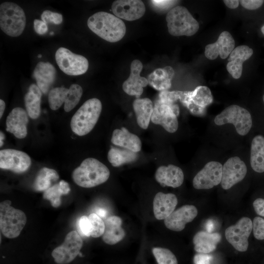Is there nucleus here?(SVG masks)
<instances>
[{"label": "nucleus", "mask_w": 264, "mask_h": 264, "mask_svg": "<svg viewBox=\"0 0 264 264\" xmlns=\"http://www.w3.org/2000/svg\"><path fill=\"white\" fill-rule=\"evenodd\" d=\"M88 28L102 39L110 43L121 40L126 32L123 21L110 13L100 11L91 16L88 20Z\"/></svg>", "instance_id": "1"}, {"label": "nucleus", "mask_w": 264, "mask_h": 264, "mask_svg": "<svg viewBox=\"0 0 264 264\" xmlns=\"http://www.w3.org/2000/svg\"><path fill=\"white\" fill-rule=\"evenodd\" d=\"M110 175V170L105 165L97 159L90 157L84 160L74 169L72 177L79 186L91 188L105 182Z\"/></svg>", "instance_id": "2"}, {"label": "nucleus", "mask_w": 264, "mask_h": 264, "mask_svg": "<svg viewBox=\"0 0 264 264\" xmlns=\"http://www.w3.org/2000/svg\"><path fill=\"white\" fill-rule=\"evenodd\" d=\"M100 100L93 98L87 100L72 116L70 127L79 136L88 133L96 125L102 111Z\"/></svg>", "instance_id": "3"}, {"label": "nucleus", "mask_w": 264, "mask_h": 264, "mask_svg": "<svg viewBox=\"0 0 264 264\" xmlns=\"http://www.w3.org/2000/svg\"><path fill=\"white\" fill-rule=\"evenodd\" d=\"M166 20L169 33L174 36H191L199 29V24L188 10L177 6L167 14Z\"/></svg>", "instance_id": "4"}, {"label": "nucleus", "mask_w": 264, "mask_h": 264, "mask_svg": "<svg viewBox=\"0 0 264 264\" xmlns=\"http://www.w3.org/2000/svg\"><path fill=\"white\" fill-rule=\"evenodd\" d=\"M26 24L23 10L12 2H4L0 5V27L6 35L18 37L23 32Z\"/></svg>", "instance_id": "5"}, {"label": "nucleus", "mask_w": 264, "mask_h": 264, "mask_svg": "<svg viewBox=\"0 0 264 264\" xmlns=\"http://www.w3.org/2000/svg\"><path fill=\"white\" fill-rule=\"evenodd\" d=\"M11 201L5 200L0 204V229L2 234L10 239L17 237L26 222L24 213L11 205Z\"/></svg>", "instance_id": "6"}, {"label": "nucleus", "mask_w": 264, "mask_h": 264, "mask_svg": "<svg viewBox=\"0 0 264 264\" xmlns=\"http://www.w3.org/2000/svg\"><path fill=\"white\" fill-rule=\"evenodd\" d=\"M218 126L232 124L236 131L241 135H245L250 131L252 125V117L249 112L238 105H232L224 109L214 119Z\"/></svg>", "instance_id": "7"}, {"label": "nucleus", "mask_w": 264, "mask_h": 264, "mask_svg": "<svg viewBox=\"0 0 264 264\" xmlns=\"http://www.w3.org/2000/svg\"><path fill=\"white\" fill-rule=\"evenodd\" d=\"M56 62L60 69L65 74L77 76L86 72L88 62L84 56L72 52L65 47L59 48L55 53Z\"/></svg>", "instance_id": "8"}, {"label": "nucleus", "mask_w": 264, "mask_h": 264, "mask_svg": "<svg viewBox=\"0 0 264 264\" xmlns=\"http://www.w3.org/2000/svg\"><path fill=\"white\" fill-rule=\"evenodd\" d=\"M253 230V223L248 217H242L237 222L229 226L225 231L226 240L237 250L246 251L248 247V239Z\"/></svg>", "instance_id": "9"}, {"label": "nucleus", "mask_w": 264, "mask_h": 264, "mask_svg": "<svg viewBox=\"0 0 264 264\" xmlns=\"http://www.w3.org/2000/svg\"><path fill=\"white\" fill-rule=\"evenodd\" d=\"M83 240L76 231H72L65 237L64 242L55 248L51 255L58 264H67L72 262L80 254Z\"/></svg>", "instance_id": "10"}, {"label": "nucleus", "mask_w": 264, "mask_h": 264, "mask_svg": "<svg viewBox=\"0 0 264 264\" xmlns=\"http://www.w3.org/2000/svg\"><path fill=\"white\" fill-rule=\"evenodd\" d=\"M179 101L192 113L199 115L212 103L213 97L209 88L199 86L193 91H182Z\"/></svg>", "instance_id": "11"}, {"label": "nucleus", "mask_w": 264, "mask_h": 264, "mask_svg": "<svg viewBox=\"0 0 264 264\" xmlns=\"http://www.w3.org/2000/svg\"><path fill=\"white\" fill-rule=\"evenodd\" d=\"M179 111L176 104L169 106L155 102L151 120L154 124L161 125L167 132L174 133L178 127L177 116Z\"/></svg>", "instance_id": "12"}, {"label": "nucleus", "mask_w": 264, "mask_h": 264, "mask_svg": "<svg viewBox=\"0 0 264 264\" xmlns=\"http://www.w3.org/2000/svg\"><path fill=\"white\" fill-rule=\"evenodd\" d=\"M222 164L217 161L207 163L195 176L193 180V187L197 189H209L221 182Z\"/></svg>", "instance_id": "13"}, {"label": "nucleus", "mask_w": 264, "mask_h": 264, "mask_svg": "<svg viewBox=\"0 0 264 264\" xmlns=\"http://www.w3.org/2000/svg\"><path fill=\"white\" fill-rule=\"evenodd\" d=\"M31 164V158L25 153L6 149L0 151V168L16 173L26 171Z\"/></svg>", "instance_id": "14"}, {"label": "nucleus", "mask_w": 264, "mask_h": 264, "mask_svg": "<svg viewBox=\"0 0 264 264\" xmlns=\"http://www.w3.org/2000/svg\"><path fill=\"white\" fill-rule=\"evenodd\" d=\"M247 173L245 163L238 156L229 158L222 167L221 187L228 190L242 181Z\"/></svg>", "instance_id": "15"}, {"label": "nucleus", "mask_w": 264, "mask_h": 264, "mask_svg": "<svg viewBox=\"0 0 264 264\" xmlns=\"http://www.w3.org/2000/svg\"><path fill=\"white\" fill-rule=\"evenodd\" d=\"M111 10L117 17L132 21L141 18L146 8L140 0H116L112 3Z\"/></svg>", "instance_id": "16"}, {"label": "nucleus", "mask_w": 264, "mask_h": 264, "mask_svg": "<svg viewBox=\"0 0 264 264\" xmlns=\"http://www.w3.org/2000/svg\"><path fill=\"white\" fill-rule=\"evenodd\" d=\"M143 68L141 62L134 60L131 65V73L129 78L123 83V90L128 95L139 98L143 92V88L148 84V80L140 74Z\"/></svg>", "instance_id": "17"}, {"label": "nucleus", "mask_w": 264, "mask_h": 264, "mask_svg": "<svg viewBox=\"0 0 264 264\" xmlns=\"http://www.w3.org/2000/svg\"><path fill=\"white\" fill-rule=\"evenodd\" d=\"M198 210L192 205H185L174 211L164 220V224L169 229L179 232L183 230L186 223L197 217Z\"/></svg>", "instance_id": "18"}, {"label": "nucleus", "mask_w": 264, "mask_h": 264, "mask_svg": "<svg viewBox=\"0 0 264 264\" xmlns=\"http://www.w3.org/2000/svg\"><path fill=\"white\" fill-rule=\"evenodd\" d=\"M235 41L231 34L227 31L222 32L217 41L206 45L204 54L209 60H215L219 56L222 59L226 58L234 49Z\"/></svg>", "instance_id": "19"}, {"label": "nucleus", "mask_w": 264, "mask_h": 264, "mask_svg": "<svg viewBox=\"0 0 264 264\" xmlns=\"http://www.w3.org/2000/svg\"><path fill=\"white\" fill-rule=\"evenodd\" d=\"M27 111L20 107L14 108L6 120V130L16 137L22 139L27 134V125L28 117Z\"/></svg>", "instance_id": "20"}, {"label": "nucleus", "mask_w": 264, "mask_h": 264, "mask_svg": "<svg viewBox=\"0 0 264 264\" xmlns=\"http://www.w3.org/2000/svg\"><path fill=\"white\" fill-rule=\"evenodd\" d=\"M252 49L246 45H239L230 54L226 65V69L234 79L241 77L243 63L252 55Z\"/></svg>", "instance_id": "21"}, {"label": "nucleus", "mask_w": 264, "mask_h": 264, "mask_svg": "<svg viewBox=\"0 0 264 264\" xmlns=\"http://www.w3.org/2000/svg\"><path fill=\"white\" fill-rule=\"evenodd\" d=\"M156 180L163 186L176 188L184 181V174L180 168L173 164L159 167L155 173Z\"/></svg>", "instance_id": "22"}, {"label": "nucleus", "mask_w": 264, "mask_h": 264, "mask_svg": "<svg viewBox=\"0 0 264 264\" xmlns=\"http://www.w3.org/2000/svg\"><path fill=\"white\" fill-rule=\"evenodd\" d=\"M56 70L50 63L40 62L33 71V77L42 93L46 94L56 77Z\"/></svg>", "instance_id": "23"}, {"label": "nucleus", "mask_w": 264, "mask_h": 264, "mask_svg": "<svg viewBox=\"0 0 264 264\" xmlns=\"http://www.w3.org/2000/svg\"><path fill=\"white\" fill-rule=\"evenodd\" d=\"M177 202V198L174 194L157 193L153 201L155 218L158 220H165L175 210Z\"/></svg>", "instance_id": "24"}, {"label": "nucleus", "mask_w": 264, "mask_h": 264, "mask_svg": "<svg viewBox=\"0 0 264 264\" xmlns=\"http://www.w3.org/2000/svg\"><path fill=\"white\" fill-rule=\"evenodd\" d=\"M112 143L135 153L140 151L142 143L136 134L130 132L126 128L115 129L111 139Z\"/></svg>", "instance_id": "25"}, {"label": "nucleus", "mask_w": 264, "mask_h": 264, "mask_svg": "<svg viewBox=\"0 0 264 264\" xmlns=\"http://www.w3.org/2000/svg\"><path fill=\"white\" fill-rule=\"evenodd\" d=\"M105 228L102 239L110 245L115 244L125 237L124 230L121 227L122 220L116 216H111L105 220Z\"/></svg>", "instance_id": "26"}, {"label": "nucleus", "mask_w": 264, "mask_h": 264, "mask_svg": "<svg viewBox=\"0 0 264 264\" xmlns=\"http://www.w3.org/2000/svg\"><path fill=\"white\" fill-rule=\"evenodd\" d=\"M220 240L221 235L219 233L199 231L193 238L194 249L198 253H209L216 249Z\"/></svg>", "instance_id": "27"}, {"label": "nucleus", "mask_w": 264, "mask_h": 264, "mask_svg": "<svg viewBox=\"0 0 264 264\" xmlns=\"http://www.w3.org/2000/svg\"><path fill=\"white\" fill-rule=\"evenodd\" d=\"M174 74L175 71L170 66L157 68L149 75L148 84L157 90H167L171 87Z\"/></svg>", "instance_id": "28"}, {"label": "nucleus", "mask_w": 264, "mask_h": 264, "mask_svg": "<svg viewBox=\"0 0 264 264\" xmlns=\"http://www.w3.org/2000/svg\"><path fill=\"white\" fill-rule=\"evenodd\" d=\"M132 106L138 126L142 129H147L154 110L153 102L148 98H139L134 100Z\"/></svg>", "instance_id": "29"}, {"label": "nucleus", "mask_w": 264, "mask_h": 264, "mask_svg": "<svg viewBox=\"0 0 264 264\" xmlns=\"http://www.w3.org/2000/svg\"><path fill=\"white\" fill-rule=\"evenodd\" d=\"M42 91L37 85L31 84L24 98L25 107L28 116L32 119L38 118L41 113Z\"/></svg>", "instance_id": "30"}, {"label": "nucleus", "mask_w": 264, "mask_h": 264, "mask_svg": "<svg viewBox=\"0 0 264 264\" xmlns=\"http://www.w3.org/2000/svg\"><path fill=\"white\" fill-rule=\"evenodd\" d=\"M250 165L256 172H264V137L261 135L255 136L251 142Z\"/></svg>", "instance_id": "31"}, {"label": "nucleus", "mask_w": 264, "mask_h": 264, "mask_svg": "<svg viewBox=\"0 0 264 264\" xmlns=\"http://www.w3.org/2000/svg\"><path fill=\"white\" fill-rule=\"evenodd\" d=\"M138 157L137 153L125 148L111 147L108 153V159L113 167L135 161Z\"/></svg>", "instance_id": "32"}, {"label": "nucleus", "mask_w": 264, "mask_h": 264, "mask_svg": "<svg viewBox=\"0 0 264 264\" xmlns=\"http://www.w3.org/2000/svg\"><path fill=\"white\" fill-rule=\"evenodd\" d=\"M59 178V176L55 170L44 167L39 171L35 178L33 188L37 191H45Z\"/></svg>", "instance_id": "33"}, {"label": "nucleus", "mask_w": 264, "mask_h": 264, "mask_svg": "<svg viewBox=\"0 0 264 264\" xmlns=\"http://www.w3.org/2000/svg\"><path fill=\"white\" fill-rule=\"evenodd\" d=\"M70 191L68 183L62 180L44 191L43 198L49 200L53 207H58L61 203V197L68 194Z\"/></svg>", "instance_id": "34"}, {"label": "nucleus", "mask_w": 264, "mask_h": 264, "mask_svg": "<svg viewBox=\"0 0 264 264\" xmlns=\"http://www.w3.org/2000/svg\"><path fill=\"white\" fill-rule=\"evenodd\" d=\"M68 88L56 87L51 89L48 94V99L50 109L56 110L60 108L66 99Z\"/></svg>", "instance_id": "35"}, {"label": "nucleus", "mask_w": 264, "mask_h": 264, "mask_svg": "<svg viewBox=\"0 0 264 264\" xmlns=\"http://www.w3.org/2000/svg\"><path fill=\"white\" fill-rule=\"evenodd\" d=\"M68 89L64 104V110L66 112H69L75 108L80 100L83 94L82 88L78 84H72Z\"/></svg>", "instance_id": "36"}, {"label": "nucleus", "mask_w": 264, "mask_h": 264, "mask_svg": "<svg viewBox=\"0 0 264 264\" xmlns=\"http://www.w3.org/2000/svg\"><path fill=\"white\" fill-rule=\"evenodd\" d=\"M152 251L158 264H178L176 257L168 249L154 247Z\"/></svg>", "instance_id": "37"}, {"label": "nucleus", "mask_w": 264, "mask_h": 264, "mask_svg": "<svg viewBox=\"0 0 264 264\" xmlns=\"http://www.w3.org/2000/svg\"><path fill=\"white\" fill-rule=\"evenodd\" d=\"M88 218L91 225L90 236L93 238H98L103 235L105 224L102 218L94 213L90 214Z\"/></svg>", "instance_id": "38"}, {"label": "nucleus", "mask_w": 264, "mask_h": 264, "mask_svg": "<svg viewBox=\"0 0 264 264\" xmlns=\"http://www.w3.org/2000/svg\"><path fill=\"white\" fill-rule=\"evenodd\" d=\"M182 91L168 90L162 91L159 93L158 99L156 102L169 106L175 105V103L177 100H179Z\"/></svg>", "instance_id": "39"}, {"label": "nucleus", "mask_w": 264, "mask_h": 264, "mask_svg": "<svg viewBox=\"0 0 264 264\" xmlns=\"http://www.w3.org/2000/svg\"><path fill=\"white\" fill-rule=\"evenodd\" d=\"M41 19L46 23H52L55 24H60L63 22V16L60 13L46 10L42 13Z\"/></svg>", "instance_id": "40"}, {"label": "nucleus", "mask_w": 264, "mask_h": 264, "mask_svg": "<svg viewBox=\"0 0 264 264\" xmlns=\"http://www.w3.org/2000/svg\"><path fill=\"white\" fill-rule=\"evenodd\" d=\"M252 223V230L255 238L259 240H264V219L256 217L254 218Z\"/></svg>", "instance_id": "41"}, {"label": "nucleus", "mask_w": 264, "mask_h": 264, "mask_svg": "<svg viewBox=\"0 0 264 264\" xmlns=\"http://www.w3.org/2000/svg\"><path fill=\"white\" fill-rule=\"evenodd\" d=\"M78 229L83 235L86 237L90 236L91 225L88 218L86 216H82L78 221Z\"/></svg>", "instance_id": "42"}, {"label": "nucleus", "mask_w": 264, "mask_h": 264, "mask_svg": "<svg viewBox=\"0 0 264 264\" xmlns=\"http://www.w3.org/2000/svg\"><path fill=\"white\" fill-rule=\"evenodd\" d=\"M242 7L248 10H255L260 7L264 3L263 0H241L239 1Z\"/></svg>", "instance_id": "43"}, {"label": "nucleus", "mask_w": 264, "mask_h": 264, "mask_svg": "<svg viewBox=\"0 0 264 264\" xmlns=\"http://www.w3.org/2000/svg\"><path fill=\"white\" fill-rule=\"evenodd\" d=\"M34 28L35 32L39 35H44L48 31L47 23L38 19H35L33 22Z\"/></svg>", "instance_id": "44"}, {"label": "nucleus", "mask_w": 264, "mask_h": 264, "mask_svg": "<svg viewBox=\"0 0 264 264\" xmlns=\"http://www.w3.org/2000/svg\"><path fill=\"white\" fill-rule=\"evenodd\" d=\"M212 256L207 254L199 253L195 255L194 263L195 264H210Z\"/></svg>", "instance_id": "45"}, {"label": "nucleus", "mask_w": 264, "mask_h": 264, "mask_svg": "<svg viewBox=\"0 0 264 264\" xmlns=\"http://www.w3.org/2000/svg\"><path fill=\"white\" fill-rule=\"evenodd\" d=\"M253 206L256 213L261 216L264 217V199L257 198L253 203Z\"/></svg>", "instance_id": "46"}, {"label": "nucleus", "mask_w": 264, "mask_h": 264, "mask_svg": "<svg viewBox=\"0 0 264 264\" xmlns=\"http://www.w3.org/2000/svg\"><path fill=\"white\" fill-rule=\"evenodd\" d=\"M175 1L174 0H151V2L153 6L157 9H163L169 7Z\"/></svg>", "instance_id": "47"}, {"label": "nucleus", "mask_w": 264, "mask_h": 264, "mask_svg": "<svg viewBox=\"0 0 264 264\" xmlns=\"http://www.w3.org/2000/svg\"><path fill=\"white\" fill-rule=\"evenodd\" d=\"M223 1L227 7L231 9L237 8L240 2L238 0H224Z\"/></svg>", "instance_id": "48"}, {"label": "nucleus", "mask_w": 264, "mask_h": 264, "mask_svg": "<svg viewBox=\"0 0 264 264\" xmlns=\"http://www.w3.org/2000/svg\"><path fill=\"white\" fill-rule=\"evenodd\" d=\"M96 214L101 218L106 217L107 214V211L104 208H98L96 210Z\"/></svg>", "instance_id": "49"}, {"label": "nucleus", "mask_w": 264, "mask_h": 264, "mask_svg": "<svg viewBox=\"0 0 264 264\" xmlns=\"http://www.w3.org/2000/svg\"><path fill=\"white\" fill-rule=\"evenodd\" d=\"M5 103L3 100L0 99V118H1L3 114V112L5 110Z\"/></svg>", "instance_id": "50"}, {"label": "nucleus", "mask_w": 264, "mask_h": 264, "mask_svg": "<svg viewBox=\"0 0 264 264\" xmlns=\"http://www.w3.org/2000/svg\"><path fill=\"white\" fill-rule=\"evenodd\" d=\"M5 138V135L3 132H0V146L1 147L3 144V140Z\"/></svg>", "instance_id": "51"}, {"label": "nucleus", "mask_w": 264, "mask_h": 264, "mask_svg": "<svg viewBox=\"0 0 264 264\" xmlns=\"http://www.w3.org/2000/svg\"><path fill=\"white\" fill-rule=\"evenodd\" d=\"M261 31L263 33V34L264 35V25L262 26L261 28Z\"/></svg>", "instance_id": "52"}, {"label": "nucleus", "mask_w": 264, "mask_h": 264, "mask_svg": "<svg viewBox=\"0 0 264 264\" xmlns=\"http://www.w3.org/2000/svg\"><path fill=\"white\" fill-rule=\"evenodd\" d=\"M38 57V58H41L42 57V55L41 54H39Z\"/></svg>", "instance_id": "53"}, {"label": "nucleus", "mask_w": 264, "mask_h": 264, "mask_svg": "<svg viewBox=\"0 0 264 264\" xmlns=\"http://www.w3.org/2000/svg\"><path fill=\"white\" fill-rule=\"evenodd\" d=\"M263 101H264V94L263 96Z\"/></svg>", "instance_id": "54"}, {"label": "nucleus", "mask_w": 264, "mask_h": 264, "mask_svg": "<svg viewBox=\"0 0 264 264\" xmlns=\"http://www.w3.org/2000/svg\"><path fill=\"white\" fill-rule=\"evenodd\" d=\"M52 34H53V32H50V35H52Z\"/></svg>", "instance_id": "55"}]
</instances>
